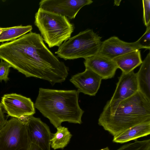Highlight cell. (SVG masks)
Wrapping results in <instances>:
<instances>
[{"instance_id":"2","label":"cell","mask_w":150,"mask_h":150,"mask_svg":"<svg viewBox=\"0 0 150 150\" xmlns=\"http://www.w3.org/2000/svg\"><path fill=\"white\" fill-rule=\"evenodd\" d=\"M150 121V101L138 91L113 105L104 107L98 124L115 137L137 125Z\"/></svg>"},{"instance_id":"4","label":"cell","mask_w":150,"mask_h":150,"mask_svg":"<svg viewBox=\"0 0 150 150\" xmlns=\"http://www.w3.org/2000/svg\"><path fill=\"white\" fill-rule=\"evenodd\" d=\"M35 18V25L50 48L59 47L71 38L74 29V25L67 17L40 8Z\"/></svg>"},{"instance_id":"24","label":"cell","mask_w":150,"mask_h":150,"mask_svg":"<svg viewBox=\"0 0 150 150\" xmlns=\"http://www.w3.org/2000/svg\"><path fill=\"white\" fill-rule=\"evenodd\" d=\"M28 150H42L40 147L35 144L31 143Z\"/></svg>"},{"instance_id":"23","label":"cell","mask_w":150,"mask_h":150,"mask_svg":"<svg viewBox=\"0 0 150 150\" xmlns=\"http://www.w3.org/2000/svg\"><path fill=\"white\" fill-rule=\"evenodd\" d=\"M2 106L1 103H0V131L4 127L7 121L5 119Z\"/></svg>"},{"instance_id":"11","label":"cell","mask_w":150,"mask_h":150,"mask_svg":"<svg viewBox=\"0 0 150 150\" xmlns=\"http://www.w3.org/2000/svg\"><path fill=\"white\" fill-rule=\"evenodd\" d=\"M144 48L137 41L128 42L115 36L111 37L102 42L97 54L113 59L136 50Z\"/></svg>"},{"instance_id":"25","label":"cell","mask_w":150,"mask_h":150,"mask_svg":"<svg viewBox=\"0 0 150 150\" xmlns=\"http://www.w3.org/2000/svg\"><path fill=\"white\" fill-rule=\"evenodd\" d=\"M121 0H115L114 1V4L117 6H118L120 4Z\"/></svg>"},{"instance_id":"21","label":"cell","mask_w":150,"mask_h":150,"mask_svg":"<svg viewBox=\"0 0 150 150\" xmlns=\"http://www.w3.org/2000/svg\"><path fill=\"white\" fill-rule=\"evenodd\" d=\"M137 41L144 48L150 49V23L147 26L144 33Z\"/></svg>"},{"instance_id":"20","label":"cell","mask_w":150,"mask_h":150,"mask_svg":"<svg viewBox=\"0 0 150 150\" xmlns=\"http://www.w3.org/2000/svg\"><path fill=\"white\" fill-rule=\"evenodd\" d=\"M11 67L7 62L1 60L0 62V82L2 81L7 82L9 80L8 76L10 68Z\"/></svg>"},{"instance_id":"10","label":"cell","mask_w":150,"mask_h":150,"mask_svg":"<svg viewBox=\"0 0 150 150\" xmlns=\"http://www.w3.org/2000/svg\"><path fill=\"white\" fill-rule=\"evenodd\" d=\"M138 91L136 73L134 71L127 73L122 72L118 77V81L112 96L104 107L112 106L132 96Z\"/></svg>"},{"instance_id":"17","label":"cell","mask_w":150,"mask_h":150,"mask_svg":"<svg viewBox=\"0 0 150 150\" xmlns=\"http://www.w3.org/2000/svg\"><path fill=\"white\" fill-rule=\"evenodd\" d=\"M56 128V132L52 134L50 146L54 150L63 149L69 143L72 135L67 127L61 126Z\"/></svg>"},{"instance_id":"3","label":"cell","mask_w":150,"mask_h":150,"mask_svg":"<svg viewBox=\"0 0 150 150\" xmlns=\"http://www.w3.org/2000/svg\"><path fill=\"white\" fill-rule=\"evenodd\" d=\"M79 94L75 90L40 88L35 107L56 128L64 122L81 124L84 111L79 104Z\"/></svg>"},{"instance_id":"5","label":"cell","mask_w":150,"mask_h":150,"mask_svg":"<svg viewBox=\"0 0 150 150\" xmlns=\"http://www.w3.org/2000/svg\"><path fill=\"white\" fill-rule=\"evenodd\" d=\"M101 38L92 29H87L63 42L55 53L65 60L85 59L98 54Z\"/></svg>"},{"instance_id":"13","label":"cell","mask_w":150,"mask_h":150,"mask_svg":"<svg viewBox=\"0 0 150 150\" xmlns=\"http://www.w3.org/2000/svg\"><path fill=\"white\" fill-rule=\"evenodd\" d=\"M84 64L86 68L93 71L102 79L113 77L118 68L112 59L97 54L85 59Z\"/></svg>"},{"instance_id":"27","label":"cell","mask_w":150,"mask_h":150,"mask_svg":"<svg viewBox=\"0 0 150 150\" xmlns=\"http://www.w3.org/2000/svg\"><path fill=\"white\" fill-rule=\"evenodd\" d=\"M99 150H109V149L108 147H106L103 149H102Z\"/></svg>"},{"instance_id":"14","label":"cell","mask_w":150,"mask_h":150,"mask_svg":"<svg viewBox=\"0 0 150 150\" xmlns=\"http://www.w3.org/2000/svg\"><path fill=\"white\" fill-rule=\"evenodd\" d=\"M150 134V121L142 123L125 130L113 137V142L122 144L138 138L146 136Z\"/></svg>"},{"instance_id":"26","label":"cell","mask_w":150,"mask_h":150,"mask_svg":"<svg viewBox=\"0 0 150 150\" xmlns=\"http://www.w3.org/2000/svg\"><path fill=\"white\" fill-rule=\"evenodd\" d=\"M5 28H2L0 27V35L4 31V30Z\"/></svg>"},{"instance_id":"16","label":"cell","mask_w":150,"mask_h":150,"mask_svg":"<svg viewBox=\"0 0 150 150\" xmlns=\"http://www.w3.org/2000/svg\"><path fill=\"white\" fill-rule=\"evenodd\" d=\"M136 73L138 91L150 101V52L147 54Z\"/></svg>"},{"instance_id":"7","label":"cell","mask_w":150,"mask_h":150,"mask_svg":"<svg viewBox=\"0 0 150 150\" xmlns=\"http://www.w3.org/2000/svg\"><path fill=\"white\" fill-rule=\"evenodd\" d=\"M1 104L8 115L21 119L35 113L34 103L30 98L16 93L4 95Z\"/></svg>"},{"instance_id":"1","label":"cell","mask_w":150,"mask_h":150,"mask_svg":"<svg viewBox=\"0 0 150 150\" xmlns=\"http://www.w3.org/2000/svg\"><path fill=\"white\" fill-rule=\"evenodd\" d=\"M0 59L27 77L48 81L52 86L64 82L69 68L47 47L40 34L30 32L0 45Z\"/></svg>"},{"instance_id":"22","label":"cell","mask_w":150,"mask_h":150,"mask_svg":"<svg viewBox=\"0 0 150 150\" xmlns=\"http://www.w3.org/2000/svg\"><path fill=\"white\" fill-rule=\"evenodd\" d=\"M143 8V20L144 23L147 26L150 23V0H142Z\"/></svg>"},{"instance_id":"15","label":"cell","mask_w":150,"mask_h":150,"mask_svg":"<svg viewBox=\"0 0 150 150\" xmlns=\"http://www.w3.org/2000/svg\"><path fill=\"white\" fill-rule=\"evenodd\" d=\"M112 59L116 63L117 68L120 69L122 72L124 73L134 71L142 62L139 50H134Z\"/></svg>"},{"instance_id":"8","label":"cell","mask_w":150,"mask_h":150,"mask_svg":"<svg viewBox=\"0 0 150 150\" xmlns=\"http://www.w3.org/2000/svg\"><path fill=\"white\" fill-rule=\"evenodd\" d=\"M93 2L92 0H42L39 6L43 10L71 20L75 18L82 8Z\"/></svg>"},{"instance_id":"9","label":"cell","mask_w":150,"mask_h":150,"mask_svg":"<svg viewBox=\"0 0 150 150\" xmlns=\"http://www.w3.org/2000/svg\"><path fill=\"white\" fill-rule=\"evenodd\" d=\"M27 132L30 143L36 144L42 150H50L52 134L49 127L39 118L33 115L25 117Z\"/></svg>"},{"instance_id":"12","label":"cell","mask_w":150,"mask_h":150,"mask_svg":"<svg viewBox=\"0 0 150 150\" xmlns=\"http://www.w3.org/2000/svg\"><path fill=\"white\" fill-rule=\"evenodd\" d=\"M102 80L98 75L86 68L84 71L73 76L70 81L77 88L79 93L94 96L100 88Z\"/></svg>"},{"instance_id":"6","label":"cell","mask_w":150,"mask_h":150,"mask_svg":"<svg viewBox=\"0 0 150 150\" xmlns=\"http://www.w3.org/2000/svg\"><path fill=\"white\" fill-rule=\"evenodd\" d=\"M30 144L25 117L7 121L0 131V150H28Z\"/></svg>"},{"instance_id":"19","label":"cell","mask_w":150,"mask_h":150,"mask_svg":"<svg viewBox=\"0 0 150 150\" xmlns=\"http://www.w3.org/2000/svg\"><path fill=\"white\" fill-rule=\"evenodd\" d=\"M150 139L142 141L134 140V142L126 144L117 150H150Z\"/></svg>"},{"instance_id":"18","label":"cell","mask_w":150,"mask_h":150,"mask_svg":"<svg viewBox=\"0 0 150 150\" xmlns=\"http://www.w3.org/2000/svg\"><path fill=\"white\" fill-rule=\"evenodd\" d=\"M32 29V26L30 25L5 28L4 30L0 35V42L15 40L31 32Z\"/></svg>"}]
</instances>
